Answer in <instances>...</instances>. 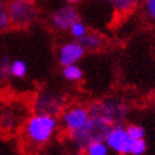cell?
Wrapping results in <instances>:
<instances>
[{
    "label": "cell",
    "mask_w": 155,
    "mask_h": 155,
    "mask_svg": "<svg viewBox=\"0 0 155 155\" xmlns=\"http://www.w3.org/2000/svg\"><path fill=\"white\" fill-rule=\"evenodd\" d=\"M61 129L57 116L33 112L27 116L19 130L20 143L29 153L44 150L56 139Z\"/></svg>",
    "instance_id": "1"
},
{
    "label": "cell",
    "mask_w": 155,
    "mask_h": 155,
    "mask_svg": "<svg viewBox=\"0 0 155 155\" xmlns=\"http://www.w3.org/2000/svg\"><path fill=\"white\" fill-rule=\"evenodd\" d=\"M88 108L92 117L104 121L108 126L124 124L131 111L127 101L117 96H108L96 100L88 106Z\"/></svg>",
    "instance_id": "2"
},
{
    "label": "cell",
    "mask_w": 155,
    "mask_h": 155,
    "mask_svg": "<svg viewBox=\"0 0 155 155\" xmlns=\"http://www.w3.org/2000/svg\"><path fill=\"white\" fill-rule=\"evenodd\" d=\"M110 127L111 126H108L104 121L91 116L88 122L82 129L66 135L69 148L72 149V151L76 155H82L84 148L88 144L95 140H102Z\"/></svg>",
    "instance_id": "3"
},
{
    "label": "cell",
    "mask_w": 155,
    "mask_h": 155,
    "mask_svg": "<svg viewBox=\"0 0 155 155\" xmlns=\"http://www.w3.org/2000/svg\"><path fill=\"white\" fill-rule=\"evenodd\" d=\"M5 4L10 28L27 29L38 20L39 8L35 0H8Z\"/></svg>",
    "instance_id": "4"
},
{
    "label": "cell",
    "mask_w": 155,
    "mask_h": 155,
    "mask_svg": "<svg viewBox=\"0 0 155 155\" xmlns=\"http://www.w3.org/2000/svg\"><path fill=\"white\" fill-rule=\"evenodd\" d=\"M68 96L64 92L52 88H43L38 91L32 100L33 112L58 116L68 106Z\"/></svg>",
    "instance_id": "5"
},
{
    "label": "cell",
    "mask_w": 155,
    "mask_h": 155,
    "mask_svg": "<svg viewBox=\"0 0 155 155\" xmlns=\"http://www.w3.org/2000/svg\"><path fill=\"white\" fill-rule=\"evenodd\" d=\"M91 117L88 106L83 104H72L68 105L62 114L58 116L61 129L64 134H72L74 131L82 129L88 122Z\"/></svg>",
    "instance_id": "6"
},
{
    "label": "cell",
    "mask_w": 155,
    "mask_h": 155,
    "mask_svg": "<svg viewBox=\"0 0 155 155\" xmlns=\"http://www.w3.org/2000/svg\"><path fill=\"white\" fill-rule=\"evenodd\" d=\"M104 140L110 151L116 155H131L133 153L135 139L127 134L126 126L124 124L111 126L107 130Z\"/></svg>",
    "instance_id": "7"
},
{
    "label": "cell",
    "mask_w": 155,
    "mask_h": 155,
    "mask_svg": "<svg viewBox=\"0 0 155 155\" xmlns=\"http://www.w3.org/2000/svg\"><path fill=\"white\" fill-rule=\"evenodd\" d=\"M27 110L21 104L12 102L0 111V130L5 134H15L27 119Z\"/></svg>",
    "instance_id": "8"
},
{
    "label": "cell",
    "mask_w": 155,
    "mask_h": 155,
    "mask_svg": "<svg viewBox=\"0 0 155 155\" xmlns=\"http://www.w3.org/2000/svg\"><path fill=\"white\" fill-rule=\"evenodd\" d=\"M81 20L80 13L72 4H66L59 6L51 14V24L54 29L68 32L76 21Z\"/></svg>",
    "instance_id": "9"
},
{
    "label": "cell",
    "mask_w": 155,
    "mask_h": 155,
    "mask_svg": "<svg viewBox=\"0 0 155 155\" xmlns=\"http://www.w3.org/2000/svg\"><path fill=\"white\" fill-rule=\"evenodd\" d=\"M84 54H86V49L83 48V45L80 42L74 39L62 44L59 47L58 62L62 67L68 64H77L84 57Z\"/></svg>",
    "instance_id": "10"
},
{
    "label": "cell",
    "mask_w": 155,
    "mask_h": 155,
    "mask_svg": "<svg viewBox=\"0 0 155 155\" xmlns=\"http://www.w3.org/2000/svg\"><path fill=\"white\" fill-rule=\"evenodd\" d=\"M77 42H80L84 49H90V51H98L101 49L105 45V38L97 33V32H90L87 30V33L83 37H81L80 39H77Z\"/></svg>",
    "instance_id": "11"
},
{
    "label": "cell",
    "mask_w": 155,
    "mask_h": 155,
    "mask_svg": "<svg viewBox=\"0 0 155 155\" xmlns=\"http://www.w3.org/2000/svg\"><path fill=\"white\" fill-rule=\"evenodd\" d=\"M62 76L68 82H80L83 78V69L78 64H68L62 68Z\"/></svg>",
    "instance_id": "12"
},
{
    "label": "cell",
    "mask_w": 155,
    "mask_h": 155,
    "mask_svg": "<svg viewBox=\"0 0 155 155\" xmlns=\"http://www.w3.org/2000/svg\"><path fill=\"white\" fill-rule=\"evenodd\" d=\"M82 155H111V151L105 140H95L84 148Z\"/></svg>",
    "instance_id": "13"
},
{
    "label": "cell",
    "mask_w": 155,
    "mask_h": 155,
    "mask_svg": "<svg viewBox=\"0 0 155 155\" xmlns=\"http://www.w3.org/2000/svg\"><path fill=\"white\" fill-rule=\"evenodd\" d=\"M108 3L115 12L119 13H129L134 10V8L137 4V0H105Z\"/></svg>",
    "instance_id": "14"
},
{
    "label": "cell",
    "mask_w": 155,
    "mask_h": 155,
    "mask_svg": "<svg viewBox=\"0 0 155 155\" xmlns=\"http://www.w3.org/2000/svg\"><path fill=\"white\" fill-rule=\"evenodd\" d=\"M28 74V64L23 59H13L12 61V78L23 80Z\"/></svg>",
    "instance_id": "15"
},
{
    "label": "cell",
    "mask_w": 155,
    "mask_h": 155,
    "mask_svg": "<svg viewBox=\"0 0 155 155\" xmlns=\"http://www.w3.org/2000/svg\"><path fill=\"white\" fill-rule=\"evenodd\" d=\"M12 61L10 56H3L0 58V81H9L12 78Z\"/></svg>",
    "instance_id": "16"
},
{
    "label": "cell",
    "mask_w": 155,
    "mask_h": 155,
    "mask_svg": "<svg viewBox=\"0 0 155 155\" xmlns=\"http://www.w3.org/2000/svg\"><path fill=\"white\" fill-rule=\"evenodd\" d=\"M10 29V21L8 18V12H6V4L0 0V34H3Z\"/></svg>",
    "instance_id": "17"
},
{
    "label": "cell",
    "mask_w": 155,
    "mask_h": 155,
    "mask_svg": "<svg viewBox=\"0 0 155 155\" xmlns=\"http://www.w3.org/2000/svg\"><path fill=\"white\" fill-rule=\"evenodd\" d=\"M126 126V131H127V134L135 139V140H137V139H145V129L141 126V125H139V124H129V125H125Z\"/></svg>",
    "instance_id": "18"
},
{
    "label": "cell",
    "mask_w": 155,
    "mask_h": 155,
    "mask_svg": "<svg viewBox=\"0 0 155 155\" xmlns=\"http://www.w3.org/2000/svg\"><path fill=\"white\" fill-rule=\"evenodd\" d=\"M87 27H86V24L82 21V20H78V21H76L74 24L71 27V29L68 30L69 32V34H71L74 39L77 41V39H80L81 37H83L84 34L87 33Z\"/></svg>",
    "instance_id": "19"
},
{
    "label": "cell",
    "mask_w": 155,
    "mask_h": 155,
    "mask_svg": "<svg viewBox=\"0 0 155 155\" xmlns=\"http://www.w3.org/2000/svg\"><path fill=\"white\" fill-rule=\"evenodd\" d=\"M145 9L149 17L155 21V0H145Z\"/></svg>",
    "instance_id": "20"
},
{
    "label": "cell",
    "mask_w": 155,
    "mask_h": 155,
    "mask_svg": "<svg viewBox=\"0 0 155 155\" xmlns=\"http://www.w3.org/2000/svg\"><path fill=\"white\" fill-rule=\"evenodd\" d=\"M28 155H51V154L45 153L44 150H41V151H34V153H29Z\"/></svg>",
    "instance_id": "21"
},
{
    "label": "cell",
    "mask_w": 155,
    "mask_h": 155,
    "mask_svg": "<svg viewBox=\"0 0 155 155\" xmlns=\"http://www.w3.org/2000/svg\"><path fill=\"white\" fill-rule=\"evenodd\" d=\"M67 2V4H72V5H74V4H77L80 2V0H66Z\"/></svg>",
    "instance_id": "22"
},
{
    "label": "cell",
    "mask_w": 155,
    "mask_h": 155,
    "mask_svg": "<svg viewBox=\"0 0 155 155\" xmlns=\"http://www.w3.org/2000/svg\"><path fill=\"white\" fill-rule=\"evenodd\" d=\"M153 105L155 107V92H154V96H153Z\"/></svg>",
    "instance_id": "23"
}]
</instances>
